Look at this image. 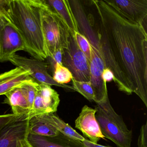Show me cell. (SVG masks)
Listing matches in <instances>:
<instances>
[{
    "label": "cell",
    "instance_id": "obj_15",
    "mask_svg": "<svg viewBox=\"0 0 147 147\" xmlns=\"http://www.w3.org/2000/svg\"><path fill=\"white\" fill-rule=\"evenodd\" d=\"M44 1L47 5L61 17L70 32L74 34L75 32L79 31L78 24L72 11L69 1Z\"/></svg>",
    "mask_w": 147,
    "mask_h": 147
},
{
    "label": "cell",
    "instance_id": "obj_19",
    "mask_svg": "<svg viewBox=\"0 0 147 147\" xmlns=\"http://www.w3.org/2000/svg\"><path fill=\"white\" fill-rule=\"evenodd\" d=\"M52 78L56 82L61 85L69 83L73 79L70 71L67 67L59 63L55 67Z\"/></svg>",
    "mask_w": 147,
    "mask_h": 147
},
{
    "label": "cell",
    "instance_id": "obj_11",
    "mask_svg": "<svg viewBox=\"0 0 147 147\" xmlns=\"http://www.w3.org/2000/svg\"><path fill=\"white\" fill-rule=\"evenodd\" d=\"M96 109L85 105L79 117L75 121V127L82 132L89 141L98 144L101 138L105 137L100 130L98 121L95 117Z\"/></svg>",
    "mask_w": 147,
    "mask_h": 147
},
{
    "label": "cell",
    "instance_id": "obj_21",
    "mask_svg": "<svg viewBox=\"0 0 147 147\" xmlns=\"http://www.w3.org/2000/svg\"><path fill=\"white\" fill-rule=\"evenodd\" d=\"M72 81L74 91L80 93L89 101H93L94 93L90 81L88 82L77 81L73 79Z\"/></svg>",
    "mask_w": 147,
    "mask_h": 147
},
{
    "label": "cell",
    "instance_id": "obj_28",
    "mask_svg": "<svg viewBox=\"0 0 147 147\" xmlns=\"http://www.w3.org/2000/svg\"><path fill=\"white\" fill-rule=\"evenodd\" d=\"M19 147H33L31 144H30V143L28 142L27 140V138L23 140L21 142V144Z\"/></svg>",
    "mask_w": 147,
    "mask_h": 147
},
{
    "label": "cell",
    "instance_id": "obj_20",
    "mask_svg": "<svg viewBox=\"0 0 147 147\" xmlns=\"http://www.w3.org/2000/svg\"><path fill=\"white\" fill-rule=\"evenodd\" d=\"M38 84L35 81L33 80L24 83L20 86L29 104L30 111L33 106V103L36 95Z\"/></svg>",
    "mask_w": 147,
    "mask_h": 147
},
{
    "label": "cell",
    "instance_id": "obj_4",
    "mask_svg": "<svg viewBox=\"0 0 147 147\" xmlns=\"http://www.w3.org/2000/svg\"><path fill=\"white\" fill-rule=\"evenodd\" d=\"M41 13L43 33L49 57L58 49L67 47L69 31L61 17L44 0H41Z\"/></svg>",
    "mask_w": 147,
    "mask_h": 147
},
{
    "label": "cell",
    "instance_id": "obj_24",
    "mask_svg": "<svg viewBox=\"0 0 147 147\" xmlns=\"http://www.w3.org/2000/svg\"><path fill=\"white\" fill-rule=\"evenodd\" d=\"M20 118L23 117H21L13 113L0 115V129L7 124L15 121Z\"/></svg>",
    "mask_w": 147,
    "mask_h": 147
},
{
    "label": "cell",
    "instance_id": "obj_1",
    "mask_svg": "<svg viewBox=\"0 0 147 147\" xmlns=\"http://www.w3.org/2000/svg\"><path fill=\"white\" fill-rule=\"evenodd\" d=\"M98 14L97 37L105 67L119 90L136 94L147 107V34L110 1H92Z\"/></svg>",
    "mask_w": 147,
    "mask_h": 147
},
{
    "label": "cell",
    "instance_id": "obj_23",
    "mask_svg": "<svg viewBox=\"0 0 147 147\" xmlns=\"http://www.w3.org/2000/svg\"><path fill=\"white\" fill-rule=\"evenodd\" d=\"M63 52V49L60 48L55 51L50 57H48V58H49L50 63L51 66V68L53 69V71H54L56 65L57 63L63 65L62 60Z\"/></svg>",
    "mask_w": 147,
    "mask_h": 147
},
{
    "label": "cell",
    "instance_id": "obj_16",
    "mask_svg": "<svg viewBox=\"0 0 147 147\" xmlns=\"http://www.w3.org/2000/svg\"><path fill=\"white\" fill-rule=\"evenodd\" d=\"M5 95L6 97L5 102L11 106L12 113L27 118L30 109L20 87L13 88Z\"/></svg>",
    "mask_w": 147,
    "mask_h": 147
},
{
    "label": "cell",
    "instance_id": "obj_9",
    "mask_svg": "<svg viewBox=\"0 0 147 147\" xmlns=\"http://www.w3.org/2000/svg\"><path fill=\"white\" fill-rule=\"evenodd\" d=\"M59 94L50 85L38 84L37 92L27 119L34 116L54 113L57 111L60 103Z\"/></svg>",
    "mask_w": 147,
    "mask_h": 147
},
{
    "label": "cell",
    "instance_id": "obj_27",
    "mask_svg": "<svg viewBox=\"0 0 147 147\" xmlns=\"http://www.w3.org/2000/svg\"><path fill=\"white\" fill-rule=\"evenodd\" d=\"M82 142L85 147H112L111 146H104L98 144L93 143L86 138L84 139V141H82Z\"/></svg>",
    "mask_w": 147,
    "mask_h": 147
},
{
    "label": "cell",
    "instance_id": "obj_12",
    "mask_svg": "<svg viewBox=\"0 0 147 147\" xmlns=\"http://www.w3.org/2000/svg\"><path fill=\"white\" fill-rule=\"evenodd\" d=\"M111 1L122 15L146 29L147 0H111Z\"/></svg>",
    "mask_w": 147,
    "mask_h": 147
},
{
    "label": "cell",
    "instance_id": "obj_22",
    "mask_svg": "<svg viewBox=\"0 0 147 147\" xmlns=\"http://www.w3.org/2000/svg\"><path fill=\"white\" fill-rule=\"evenodd\" d=\"M75 39L80 49L83 52L90 63L91 56V47L86 38L79 31L74 33Z\"/></svg>",
    "mask_w": 147,
    "mask_h": 147
},
{
    "label": "cell",
    "instance_id": "obj_18",
    "mask_svg": "<svg viewBox=\"0 0 147 147\" xmlns=\"http://www.w3.org/2000/svg\"><path fill=\"white\" fill-rule=\"evenodd\" d=\"M28 131L32 134L46 137L55 136L60 133L54 126L38 115L28 119Z\"/></svg>",
    "mask_w": 147,
    "mask_h": 147
},
{
    "label": "cell",
    "instance_id": "obj_10",
    "mask_svg": "<svg viewBox=\"0 0 147 147\" xmlns=\"http://www.w3.org/2000/svg\"><path fill=\"white\" fill-rule=\"evenodd\" d=\"M28 119L20 118L0 129V147H19L28 136Z\"/></svg>",
    "mask_w": 147,
    "mask_h": 147
},
{
    "label": "cell",
    "instance_id": "obj_26",
    "mask_svg": "<svg viewBox=\"0 0 147 147\" xmlns=\"http://www.w3.org/2000/svg\"><path fill=\"white\" fill-rule=\"evenodd\" d=\"M102 78L103 81L107 83L113 80L114 75L111 69L105 68L102 73Z\"/></svg>",
    "mask_w": 147,
    "mask_h": 147
},
{
    "label": "cell",
    "instance_id": "obj_2",
    "mask_svg": "<svg viewBox=\"0 0 147 147\" xmlns=\"http://www.w3.org/2000/svg\"><path fill=\"white\" fill-rule=\"evenodd\" d=\"M7 13L22 37L26 52L37 60L49 57L42 28L41 0H6Z\"/></svg>",
    "mask_w": 147,
    "mask_h": 147
},
{
    "label": "cell",
    "instance_id": "obj_14",
    "mask_svg": "<svg viewBox=\"0 0 147 147\" xmlns=\"http://www.w3.org/2000/svg\"><path fill=\"white\" fill-rule=\"evenodd\" d=\"M33 80L29 71L19 67L1 74L0 95H5L13 88Z\"/></svg>",
    "mask_w": 147,
    "mask_h": 147
},
{
    "label": "cell",
    "instance_id": "obj_17",
    "mask_svg": "<svg viewBox=\"0 0 147 147\" xmlns=\"http://www.w3.org/2000/svg\"><path fill=\"white\" fill-rule=\"evenodd\" d=\"M38 116L54 126L60 133L63 135L74 140L81 142L84 141L85 139V138L79 134L68 124L66 123L54 113L42 114Z\"/></svg>",
    "mask_w": 147,
    "mask_h": 147
},
{
    "label": "cell",
    "instance_id": "obj_3",
    "mask_svg": "<svg viewBox=\"0 0 147 147\" xmlns=\"http://www.w3.org/2000/svg\"><path fill=\"white\" fill-rule=\"evenodd\" d=\"M97 104L95 117L105 138L117 147H131L132 132L112 107L109 98Z\"/></svg>",
    "mask_w": 147,
    "mask_h": 147
},
{
    "label": "cell",
    "instance_id": "obj_7",
    "mask_svg": "<svg viewBox=\"0 0 147 147\" xmlns=\"http://www.w3.org/2000/svg\"><path fill=\"white\" fill-rule=\"evenodd\" d=\"M9 61L17 67L29 71L30 77L38 84L56 86L74 90L73 86L67 85H61L56 82L52 76L48 73L49 67V63L44 62L43 61L30 59L15 54L10 57Z\"/></svg>",
    "mask_w": 147,
    "mask_h": 147
},
{
    "label": "cell",
    "instance_id": "obj_5",
    "mask_svg": "<svg viewBox=\"0 0 147 147\" xmlns=\"http://www.w3.org/2000/svg\"><path fill=\"white\" fill-rule=\"evenodd\" d=\"M26 49L7 12L6 0H0V62L9 61L11 57Z\"/></svg>",
    "mask_w": 147,
    "mask_h": 147
},
{
    "label": "cell",
    "instance_id": "obj_8",
    "mask_svg": "<svg viewBox=\"0 0 147 147\" xmlns=\"http://www.w3.org/2000/svg\"><path fill=\"white\" fill-rule=\"evenodd\" d=\"M90 45V82L94 93L93 101L98 103L108 96L107 83L103 81L102 78V73L106 68L105 65L100 47Z\"/></svg>",
    "mask_w": 147,
    "mask_h": 147
},
{
    "label": "cell",
    "instance_id": "obj_25",
    "mask_svg": "<svg viewBox=\"0 0 147 147\" xmlns=\"http://www.w3.org/2000/svg\"><path fill=\"white\" fill-rule=\"evenodd\" d=\"M138 147H147V123L142 125L138 139Z\"/></svg>",
    "mask_w": 147,
    "mask_h": 147
},
{
    "label": "cell",
    "instance_id": "obj_6",
    "mask_svg": "<svg viewBox=\"0 0 147 147\" xmlns=\"http://www.w3.org/2000/svg\"><path fill=\"white\" fill-rule=\"evenodd\" d=\"M63 49V65L70 71L73 79L77 81H90V63L70 31L67 47Z\"/></svg>",
    "mask_w": 147,
    "mask_h": 147
},
{
    "label": "cell",
    "instance_id": "obj_13",
    "mask_svg": "<svg viewBox=\"0 0 147 147\" xmlns=\"http://www.w3.org/2000/svg\"><path fill=\"white\" fill-rule=\"evenodd\" d=\"M27 139L33 147H85L81 141L74 140L61 133L53 137L29 133Z\"/></svg>",
    "mask_w": 147,
    "mask_h": 147
}]
</instances>
